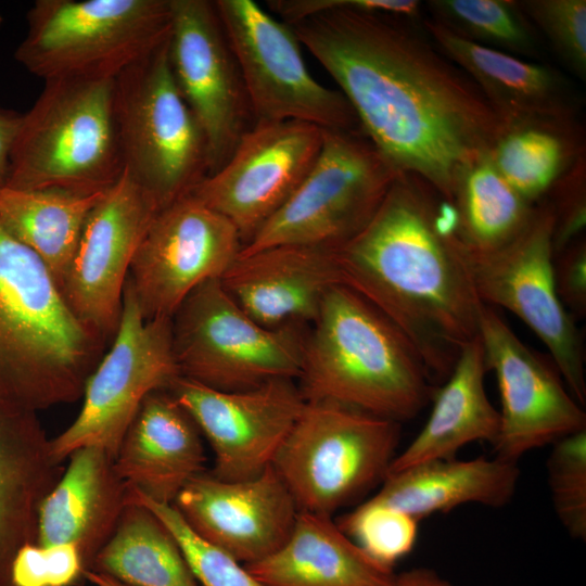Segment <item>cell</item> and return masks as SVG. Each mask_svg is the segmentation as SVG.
Listing matches in <instances>:
<instances>
[{
    "mask_svg": "<svg viewBox=\"0 0 586 586\" xmlns=\"http://www.w3.org/2000/svg\"><path fill=\"white\" fill-rule=\"evenodd\" d=\"M290 26L380 153L448 204L462 174L491 154L506 129L476 85L412 20L331 9Z\"/></svg>",
    "mask_w": 586,
    "mask_h": 586,
    "instance_id": "cell-1",
    "label": "cell"
},
{
    "mask_svg": "<svg viewBox=\"0 0 586 586\" xmlns=\"http://www.w3.org/2000/svg\"><path fill=\"white\" fill-rule=\"evenodd\" d=\"M339 283L408 339L432 382L445 381L479 334L480 301L451 206L424 180L399 173L369 224L334 249Z\"/></svg>",
    "mask_w": 586,
    "mask_h": 586,
    "instance_id": "cell-2",
    "label": "cell"
},
{
    "mask_svg": "<svg viewBox=\"0 0 586 586\" xmlns=\"http://www.w3.org/2000/svg\"><path fill=\"white\" fill-rule=\"evenodd\" d=\"M107 344L40 257L0 224V398L38 411L79 399Z\"/></svg>",
    "mask_w": 586,
    "mask_h": 586,
    "instance_id": "cell-3",
    "label": "cell"
},
{
    "mask_svg": "<svg viewBox=\"0 0 586 586\" xmlns=\"http://www.w3.org/2000/svg\"><path fill=\"white\" fill-rule=\"evenodd\" d=\"M296 381L306 402H333L397 422L418 416L434 394L405 334L342 284L327 292L307 331Z\"/></svg>",
    "mask_w": 586,
    "mask_h": 586,
    "instance_id": "cell-4",
    "label": "cell"
},
{
    "mask_svg": "<svg viewBox=\"0 0 586 586\" xmlns=\"http://www.w3.org/2000/svg\"><path fill=\"white\" fill-rule=\"evenodd\" d=\"M115 79L46 80L22 114L4 186L94 193L125 166L114 107Z\"/></svg>",
    "mask_w": 586,
    "mask_h": 586,
    "instance_id": "cell-5",
    "label": "cell"
},
{
    "mask_svg": "<svg viewBox=\"0 0 586 586\" xmlns=\"http://www.w3.org/2000/svg\"><path fill=\"white\" fill-rule=\"evenodd\" d=\"M14 59L46 80L115 79L169 38L170 0H37Z\"/></svg>",
    "mask_w": 586,
    "mask_h": 586,
    "instance_id": "cell-6",
    "label": "cell"
},
{
    "mask_svg": "<svg viewBox=\"0 0 586 586\" xmlns=\"http://www.w3.org/2000/svg\"><path fill=\"white\" fill-rule=\"evenodd\" d=\"M400 422L333 402H306L271 466L300 511L332 515L387 476Z\"/></svg>",
    "mask_w": 586,
    "mask_h": 586,
    "instance_id": "cell-7",
    "label": "cell"
},
{
    "mask_svg": "<svg viewBox=\"0 0 586 586\" xmlns=\"http://www.w3.org/2000/svg\"><path fill=\"white\" fill-rule=\"evenodd\" d=\"M114 107L125 169L160 211L208 176L206 139L174 79L168 40L115 78Z\"/></svg>",
    "mask_w": 586,
    "mask_h": 586,
    "instance_id": "cell-8",
    "label": "cell"
},
{
    "mask_svg": "<svg viewBox=\"0 0 586 586\" xmlns=\"http://www.w3.org/2000/svg\"><path fill=\"white\" fill-rule=\"evenodd\" d=\"M308 326L266 328L226 292L219 278L196 286L171 316V347L181 377L218 391L297 380Z\"/></svg>",
    "mask_w": 586,
    "mask_h": 586,
    "instance_id": "cell-9",
    "label": "cell"
},
{
    "mask_svg": "<svg viewBox=\"0 0 586 586\" xmlns=\"http://www.w3.org/2000/svg\"><path fill=\"white\" fill-rule=\"evenodd\" d=\"M398 174L361 129H323L303 182L239 254L279 244L343 245L369 224Z\"/></svg>",
    "mask_w": 586,
    "mask_h": 586,
    "instance_id": "cell-10",
    "label": "cell"
},
{
    "mask_svg": "<svg viewBox=\"0 0 586 586\" xmlns=\"http://www.w3.org/2000/svg\"><path fill=\"white\" fill-rule=\"evenodd\" d=\"M181 377L171 347V318L145 320L126 280L118 329L90 374L73 423L51 440L59 463L74 450L95 446L114 459L146 395L169 390Z\"/></svg>",
    "mask_w": 586,
    "mask_h": 586,
    "instance_id": "cell-11",
    "label": "cell"
},
{
    "mask_svg": "<svg viewBox=\"0 0 586 586\" xmlns=\"http://www.w3.org/2000/svg\"><path fill=\"white\" fill-rule=\"evenodd\" d=\"M255 123L298 120L322 129L358 130L340 90L309 73L292 27L253 0H215Z\"/></svg>",
    "mask_w": 586,
    "mask_h": 586,
    "instance_id": "cell-12",
    "label": "cell"
},
{
    "mask_svg": "<svg viewBox=\"0 0 586 586\" xmlns=\"http://www.w3.org/2000/svg\"><path fill=\"white\" fill-rule=\"evenodd\" d=\"M553 228V209L544 199L536 204L527 227L510 244L488 254L466 252L480 301L504 307L524 321L548 347L572 396L585 405L584 345L556 291Z\"/></svg>",
    "mask_w": 586,
    "mask_h": 586,
    "instance_id": "cell-13",
    "label": "cell"
},
{
    "mask_svg": "<svg viewBox=\"0 0 586 586\" xmlns=\"http://www.w3.org/2000/svg\"><path fill=\"white\" fill-rule=\"evenodd\" d=\"M168 56L176 85L207 144L208 176L255 124L243 79L211 0H170Z\"/></svg>",
    "mask_w": 586,
    "mask_h": 586,
    "instance_id": "cell-14",
    "label": "cell"
},
{
    "mask_svg": "<svg viewBox=\"0 0 586 586\" xmlns=\"http://www.w3.org/2000/svg\"><path fill=\"white\" fill-rule=\"evenodd\" d=\"M322 139V128L304 122L255 123L190 194L230 220L243 247L303 182Z\"/></svg>",
    "mask_w": 586,
    "mask_h": 586,
    "instance_id": "cell-15",
    "label": "cell"
},
{
    "mask_svg": "<svg viewBox=\"0 0 586 586\" xmlns=\"http://www.w3.org/2000/svg\"><path fill=\"white\" fill-rule=\"evenodd\" d=\"M241 249L232 222L191 194L161 209L127 277L143 318H171L196 286L220 278Z\"/></svg>",
    "mask_w": 586,
    "mask_h": 586,
    "instance_id": "cell-16",
    "label": "cell"
},
{
    "mask_svg": "<svg viewBox=\"0 0 586 586\" xmlns=\"http://www.w3.org/2000/svg\"><path fill=\"white\" fill-rule=\"evenodd\" d=\"M479 336L500 396L496 457L517 462L535 448L586 430L582 405L553 361L526 346L491 306L482 308Z\"/></svg>",
    "mask_w": 586,
    "mask_h": 586,
    "instance_id": "cell-17",
    "label": "cell"
},
{
    "mask_svg": "<svg viewBox=\"0 0 586 586\" xmlns=\"http://www.w3.org/2000/svg\"><path fill=\"white\" fill-rule=\"evenodd\" d=\"M207 440L224 481L258 476L271 463L306 399L294 379L244 391H218L179 377L167 390Z\"/></svg>",
    "mask_w": 586,
    "mask_h": 586,
    "instance_id": "cell-18",
    "label": "cell"
},
{
    "mask_svg": "<svg viewBox=\"0 0 586 586\" xmlns=\"http://www.w3.org/2000/svg\"><path fill=\"white\" fill-rule=\"evenodd\" d=\"M160 212L154 200L124 169L85 224L61 292L74 314L112 342L136 251Z\"/></svg>",
    "mask_w": 586,
    "mask_h": 586,
    "instance_id": "cell-19",
    "label": "cell"
},
{
    "mask_svg": "<svg viewBox=\"0 0 586 586\" xmlns=\"http://www.w3.org/2000/svg\"><path fill=\"white\" fill-rule=\"evenodd\" d=\"M173 505L198 536L242 564L260 561L279 549L300 511L271 464L245 481L198 474Z\"/></svg>",
    "mask_w": 586,
    "mask_h": 586,
    "instance_id": "cell-20",
    "label": "cell"
},
{
    "mask_svg": "<svg viewBox=\"0 0 586 586\" xmlns=\"http://www.w3.org/2000/svg\"><path fill=\"white\" fill-rule=\"evenodd\" d=\"M219 280L252 319L270 329L310 326L327 292L340 284L334 249L305 244L239 254Z\"/></svg>",
    "mask_w": 586,
    "mask_h": 586,
    "instance_id": "cell-21",
    "label": "cell"
},
{
    "mask_svg": "<svg viewBox=\"0 0 586 586\" xmlns=\"http://www.w3.org/2000/svg\"><path fill=\"white\" fill-rule=\"evenodd\" d=\"M438 50L476 85L506 127L575 118L573 92L556 69L466 39L434 20L423 21Z\"/></svg>",
    "mask_w": 586,
    "mask_h": 586,
    "instance_id": "cell-22",
    "label": "cell"
},
{
    "mask_svg": "<svg viewBox=\"0 0 586 586\" xmlns=\"http://www.w3.org/2000/svg\"><path fill=\"white\" fill-rule=\"evenodd\" d=\"M201 432L167 390L145 396L114 459L130 489L173 505L186 484L204 472Z\"/></svg>",
    "mask_w": 586,
    "mask_h": 586,
    "instance_id": "cell-23",
    "label": "cell"
},
{
    "mask_svg": "<svg viewBox=\"0 0 586 586\" xmlns=\"http://www.w3.org/2000/svg\"><path fill=\"white\" fill-rule=\"evenodd\" d=\"M63 472L37 412L0 398V586H13V559L37 543L40 505Z\"/></svg>",
    "mask_w": 586,
    "mask_h": 586,
    "instance_id": "cell-24",
    "label": "cell"
},
{
    "mask_svg": "<svg viewBox=\"0 0 586 586\" xmlns=\"http://www.w3.org/2000/svg\"><path fill=\"white\" fill-rule=\"evenodd\" d=\"M68 458L66 470L40 505L37 544L75 546L87 571L114 533L129 488L105 449L81 447Z\"/></svg>",
    "mask_w": 586,
    "mask_h": 586,
    "instance_id": "cell-25",
    "label": "cell"
},
{
    "mask_svg": "<svg viewBox=\"0 0 586 586\" xmlns=\"http://www.w3.org/2000/svg\"><path fill=\"white\" fill-rule=\"evenodd\" d=\"M266 586H392L396 573L357 546L332 515L298 511L284 544L243 564Z\"/></svg>",
    "mask_w": 586,
    "mask_h": 586,
    "instance_id": "cell-26",
    "label": "cell"
},
{
    "mask_svg": "<svg viewBox=\"0 0 586 586\" xmlns=\"http://www.w3.org/2000/svg\"><path fill=\"white\" fill-rule=\"evenodd\" d=\"M484 349L477 334L463 348L444 385L433 394L428 421L411 443L394 458L388 474L438 459L476 441L492 445L499 432V411L489 402L484 375Z\"/></svg>",
    "mask_w": 586,
    "mask_h": 586,
    "instance_id": "cell-27",
    "label": "cell"
},
{
    "mask_svg": "<svg viewBox=\"0 0 586 586\" xmlns=\"http://www.w3.org/2000/svg\"><path fill=\"white\" fill-rule=\"evenodd\" d=\"M519 479L517 462L496 456L438 459L388 474L373 497L420 521L466 504L501 508L514 496Z\"/></svg>",
    "mask_w": 586,
    "mask_h": 586,
    "instance_id": "cell-28",
    "label": "cell"
},
{
    "mask_svg": "<svg viewBox=\"0 0 586 586\" xmlns=\"http://www.w3.org/2000/svg\"><path fill=\"white\" fill-rule=\"evenodd\" d=\"M105 191L1 186L0 224L40 257L61 290L87 218Z\"/></svg>",
    "mask_w": 586,
    "mask_h": 586,
    "instance_id": "cell-29",
    "label": "cell"
},
{
    "mask_svg": "<svg viewBox=\"0 0 586 586\" xmlns=\"http://www.w3.org/2000/svg\"><path fill=\"white\" fill-rule=\"evenodd\" d=\"M90 571L129 586H199L173 534L151 510L130 499Z\"/></svg>",
    "mask_w": 586,
    "mask_h": 586,
    "instance_id": "cell-30",
    "label": "cell"
},
{
    "mask_svg": "<svg viewBox=\"0 0 586 586\" xmlns=\"http://www.w3.org/2000/svg\"><path fill=\"white\" fill-rule=\"evenodd\" d=\"M449 205L456 234L471 254H488L510 244L527 227L536 207L505 180L489 155L462 174Z\"/></svg>",
    "mask_w": 586,
    "mask_h": 586,
    "instance_id": "cell-31",
    "label": "cell"
},
{
    "mask_svg": "<svg viewBox=\"0 0 586 586\" xmlns=\"http://www.w3.org/2000/svg\"><path fill=\"white\" fill-rule=\"evenodd\" d=\"M574 120H536L506 127L489 158L505 180L537 204L582 156Z\"/></svg>",
    "mask_w": 586,
    "mask_h": 586,
    "instance_id": "cell-32",
    "label": "cell"
},
{
    "mask_svg": "<svg viewBox=\"0 0 586 586\" xmlns=\"http://www.w3.org/2000/svg\"><path fill=\"white\" fill-rule=\"evenodd\" d=\"M428 7L434 21L455 34L514 56H536L535 27L517 1L434 0Z\"/></svg>",
    "mask_w": 586,
    "mask_h": 586,
    "instance_id": "cell-33",
    "label": "cell"
},
{
    "mask_svg": "<svg viewBox=\"0 0 586 586\" xmlns=\"http://www.w3.org/2000/svg\"><path fill=\"white\" fill-rule=\"evenodd\" d=\"M335 522L367 555L390 568L412 550L418 538L419 521L374 497Z\"/></svg>",
    "mask_w": 586,
    "mask_h": 586,
    "instance_id": "cell-34",
    "label": "cell"
},
{
    "mask_svg": "<svg viewBox=\"0 0 586 586\" xmlns=\"http://www.w3.org/2000/svg\"><path fill=\"white\" fill-rule=\"evenodd\" d=\"M128 498L146 507L163 522L202 586H266L241 562L198 536L174 505L155 502L130 488Z\"/></svg>",
    "mask_w": 586,
    "mask_h": 586,
    "instance_id": "cell-35",
    "label": "cell"
},
{
    "mask_svg": "<svg viewBox=\"0 0 586 586\" xmlns=\"http://www.w3.org/2000/svg\"><path fill=\"white\" fill-rule=\"evenodd\" d=\"M547 460L555 512L573 539H586V430L552 445Z\"/></svg>",
    "mask_w": 586,
    "mask_h": 586,
    "instance_id": "cell-36",
    "label": "cell"
},
{
    "mask_svg": "<svg viewBox=\"0 0 586 586\" xmlns=\"http://www.w3.org/2000/svg\"><path fill=\"white\" fill-rule=\"evenodd\" d=\"M519 2V1H518ZM520 8L579 79L586 77V1L527 0Z\"/></svg>",
    "mask_w": 586,
    "mask_h": 586,
    "instance_id": "cell-37",
    "label": "cell"
},
{
    "mask_svg": "<svg viewBox=\"0 0 586 586\" xmlns=\"http://www.w3.org/2000/svg\"><path fill=\"white\" fill-rule=\"evenodd\" d=\"M78 549L71 544L23 546L15 555L13 586H74L85 573Z\"/></svg>",
    "mask_w": 586,
    "mask_h": 586,
    "instance_id": "cell-38",
    "label": "cell"
},
{
    "mask_svg": "<svg viewBox=\"0 0 586 586\" xmlns=\"http://www.w3.org/2000/svg\"><path fill=\"white\" fill-rule=\"evenodd\" d=\"M549 201L555 215L553 254L581 237L586 224L585 170L582 156L555 183ZM549 191V192H550Z\"/></svg>",
    "mask_w": 586,
    "mask_h": 586,
    "instance_id": "cell-39",
    "label": "cell"
},
{
    "mask_svg": "<svg viewBox=\"0 0 586 586\" xmlns=\"http://www.w3.org/2000/svg\"><path fill=\"white\" fill-rule=\"evenodd\" d=\"M267 7L280 21L292 25L331 9L418 20L421 2L416 0H269Z\"/></svg>",
    "mask_w": 586,
    "mask_h": 586,
    "instance_id": "cell-40",
    "label": "cell"
},
{
    "mask_svg": "<svg viewBox=\"0 0 586 586\" xmlns=\"http://www.w3.org/2000/svg\"><path fill=\"white\" fill-rule=\"evenodd\" d=\"M557 294L574 318L586 315V241L579 237L553 254Z\"/></svg>",
    "mask_w": 586,
    "mask_h": 586,
    "instance_id": "cell-41",
    "label": "cell"
},
{
    "mask_svg": "<svg viewBox=\"0 0 586 586\" xmlns=\"http://www.w3.org/2000/svg\"><path fill=\"white\" fill-rule=\"evenodd\" d=\"M21 120L22 114L0 109V187L4 186L8 177L10 155Z\"/></svg>",
    "mask_w": 586,
    "mask_h": 586,
    "instance_id": "cell-42",
    "label": "cell"
},
{
    "mask_svg": "<svg viewBox=\"0 0 586 586\" xmlns=\"http://www.w3.org/2000/svg\"><path fill=\"white\" fill-rule=\"evenodd\" d=\"M392 586H456L429 568H413L395 575Z\"/></svg>",
    "mask_w": 586,
    "mask_h": 586,
    "instance_id": "cell-43",
    "label": "cell"
},
{
    "mask_svg": "<svg viewBox=\"0 0 586 586\" xmlns=\"http://www.w3.org/2000/svg\"><path fill=\"white\" fill-rule=\"evenodd\" d=\"M84 578L89 581L94 586H129L112 576L90 570L85 571Z\"/></svg>",
    "mask_w": 586,
    "mask_h": 586,
    "instance_id": "cell-44",
    "label": "cell"
},
{
    "mask_svg": "<svg viewBox=\"0 0 586 586\" xmlns=\"http://www.w3.org/2000/svg\"><path fill=\"white\" fill-rule=\"evenodd\" d=\"M2 23H3V17H2V15L0 13V27H1Z\"/></svg>",
    "mask_w": 586,
    "mask_h": 586,
    "instance_id": "cell-45",
    "label": "cell"
}]
</instances>
